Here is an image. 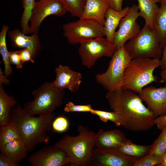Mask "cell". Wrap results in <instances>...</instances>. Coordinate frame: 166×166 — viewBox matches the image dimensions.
<instances>
[{
    "label": "cell",
    "instance_id": "obj_23",
    "mask_svg": "<svg viewBox=\"0 0 166 166\" xmlns=\"http://www.w3.org/2000/svg\"><path fill=\"white\" fill-rule=\"evenodd\" d=\"M152 145H142L134 144L127 139L121 146L114 150L137 159L148 153Z\"/></svg>",
    "mask_w": 166,
    "mask_h": 166
},
{
    "label": "cell",
    "instance_id": "obj_14",
    "mask_svg": "<svg viewBox=\"0 0 166 166\" xmlns=\"http://www.w3.org/2000/svg\"><path fill=\"white\" fill-rule=\"evenodd\" d=\"M138 94L156 117L166 114V82L164 87H144Z\"/></svg>",
    "mask_w": 166,
    "mask_h": 166
},
{
    "label": "cell",
    "instance_id": "obj_1",
    "mask_svg": "<svg viewBox=\"0 0 166 166\" xmlns=\"http://www.w3.org/2000/svg\"><path fill=\"white\" fill-rule=\"evenodd\" d=\"M105 97L110 109L120 117L125 129L134 132L145 131L155 125L156 116L143 104L137 93L122 87L108 91Z\"/></svg>",
    "mask_w": 166,
    "mask_h": 166
},
{
    "label": "cell",
    "instance_id": "obj_10",
    "mask_svg": "<svg viewBox=\"0 0 166 166\" xmlns=\"http://www.w3.org/2000/svg\"><path fill=\"white\" fill-rule=\"evenodd\" d=\"M67 12L61 0H38L36 2L30 20V33H38L46 17L61 16Z\"/></svg>",
    "mask_w": 166,
    "mask_h": 166
},
{
    "label": "cell",
    "instance_id": "obj_40",
    "mask_svg": "<svg viewBox=\"0 0 166 166\" xmlns=\"http://www.w3.org/2000/svg\"><path fill=\"white\" fill-rule=\"evenodd\" d=\"M7 76L4 74V72L2 69L0 68V84L8 85L10 83V81L7 78Z\"/></svg>",
    "mask_w": 166,
    "mask_h": 166
},
{
    "label": "cell",
    "instance_id": "obj_22",
    "mask_svg": "<svg viewBox=\"0 0 166 166\" xmlns=\"http://www.w3.org/2000/svg\"><path fill=\"white\" fill-rule=\"evenodd\" d=\"M160 3V6L155 18L154 29L162 49L166 38V0H161Z\"/></svg>",
    "mask_w": 166,
    "mask_h": 166
},
{
    "label": "cell",
    "instance_id": "obj_11",
    "mask_svg": "<svg viewBox=\"0 0 166 166\" xmlns=\"http://www.w3.org/2000/svg\"><path fill=\"white\" fill-rule=\"evenodd\" d=\"M139 9L133 4L129 8L127 14L121 20L119 28L114 35L113 44L117 49L124 46L130 39L140 31V27L136 20L138 17Z\"/></svg>",
    "mask_w": 166,
    "mask_h": 166
},
{
    "label": "cell",
    "instance_id": "obj_36",
    "mask_svg": "<svg viewBox=\"0 0 166 166\" xmlns=\"http://www.w3.org/2000/svg\"><path fill=\"white\" fill-rule=\"evenodd\" d=\"M154 124L158 129L161 130L166 125V114L156 118Z\"/></svg>",
    "mask_w": 166,
    "mask_h": 166
},
{
    "label": "cell",
    "instance_id": "obj_42",
    "mask_svg": "<svg viewBox=\"0 0 166 166\" xmlns=\"http://www.w3.org/2000/svg\"><path fill=\"white\" fill-rule=\"evenodd\" d=\"M160 82L162 83L166 82V68L162 70L160 74Z\"/></svg>",
    "mask_w": 166,
    "mask_h": 166
},
{
    "label": "cell",
    "instance_id": "obj_39",
    "mask_svg": "<svg viewBox=\"0 0 166 166\" xmlns=\"http://www.w3.org/2000/svg\"><path fill=\"white\" fill-rule=\"evenodd\" d=\"M160 65L162 70L166 68V38L163 45L162 53L161 58L160 59Z\"/></svg>",
    "mask_w": 166,
    "mask_h": 166
},
{
    "label": "cell",
    "instance_id": "obj_35",
    "mask_svg": "<svg viewBox=\"0 0 166 166\" xmlns=\"http://www.w3.org/2000/svg\"><path fill=\"white\" fill-rule=\"evenodd\" d=\"M22 63L30 61L32 63L34 62L33 57L32 53L29 49H23L18 50Z\"/></svg>",
    "mask_w": 166,
    "mask_h": 166
},
{
    "label": "cell",
    "instance_id": "obj_9",
    "mask_svg": "<svg viewBox=\"0 0 166 166\" xmlns=\"http://www.w3.org/2000/svg\"><path fill=\"white\" fill-rule=\"evenodd\" d=\"M117 49L114 44L101 37L81 43L78 51L82 65L91 69L99 58L104 56L112 57Z\"/></svg>",
    "mask_w": 166,
    "mask_h": 166
},
{
    "label": "cell",
    "instance_id": "obj_2",
    "mask_svg": "<svg viewBox=\"0 0 166 166\" xmlns=\"http://www.w3.org/2000/svg\"><path fill=\"white\" fill-rule=\"evenodd\" d=\"M38 115L29 114L20 105L13 108L10 113L9 123L18 129L29 152L38 144H47L50 140L47 133L52 129L55 115L53 113Z\"/></svg>",
    "mask_w": 166,
    "mask_h": 166
},
{
    "label": "cell",
    "instance_id": "obj_43",
    "mask_svg": "<svg viewBox=\"0 0 166 166\" xmlns=\"http://www.w3.org/2000/svg\"><path fill=\"white\" fill-rule=\"evenodd\" d=\"M156 3L160 2L161 0H153Z\"/></svg>",
    "mask_w": 166,
    "mask_h": 166
},
{
    "label": "cell",
    "instance_id": "obj_16",
    "mask_svg": "<svg viewBox=\"0 0 166 166\" xmlns=\"http://www.w3.org/2000/svg\"><path fill=\"white\" fill-rule=\"evenodd\" d=\"M7 34L12 46L29 49L32 53L34 59L38 52L41 49V45L38 33H34L31 35L27 36L20 30L15 29L9 31Z\"/></svg>",
    "mask_w": 166,
    "mask_h": 166
},
{
    "label": "cell",
    "instance_id": "obj_4",
    "mask_svg": "<svg viewBox=\"0 0 166 166\" xmlns=\"http://www.w3.org/2000/svg\"><path fill=\"white\" fill-rule=\"evenodd\" d=\"M160 65V59L157 58L132 59L124 70L122 87L139 93L146 85L157 81L153 72Z\"/></svg>",
    "mask_w": 166,
    "mask_h": 166
},
{
    "label": "cell",
    "instance_id": "obj_27",
    "mask_svg": "<svg viewBox=\"0 0 166 166\" xmlns=\"http://www.w3.org/2000/svg\"><path fill=\"white\" fill-rule=\"evenodd\" d=\"M23 9L21 20L20 24L22 31L24 34L30 33L29 25L32 10L34 6L35 0H21Z\"/></svg>",
    "mask_w": 166,
    "mask_h": 166
},
{
    "label": "cell",
    "instance_id": "obj_15",
    "mask_svg": "<svg viewBox=\"0 0 166 166\" xmlns=\"http://www.w3.org/2000/svg\"><path fill=\"white\" fill-rule=\"evenodd\" d=\"M56 77L52 82L53 87L61 91L67 89L72 93L76 92L81 82L82 75L69 66L60 65L55 69Z\"/></svg>",
    "mask_w": 166,
    "mask_h": 166
},
{
    "label": "cell",
    "instance_id": "obj_5",
    "mask_svg": "<svg viewBox=\"0 0 166 166\" xmlns=\"http://www.w3.org/2000/svg\"><path fill=\"white\" fill-rule=\"evenodd\" d=\"M124 46L131 59L161 57L162 49L157 35L153 28L145 24Z\"/></svg>",
    "mask_w": 166,
    "mask_h": 166
},
{
    "label": "cell",
    "instance_id": "obj_28",
    "mask_svg": "<svg viewBox=\"0 0 166 166\" xmlns=\"http://www.w3.org/2000/svg\"><path fill=\"white\" fill-rule=\"evenodd\" d=\"M67 12L73 17H81L83 12L86 0H61Z\"/></svg>",
    "mask_w": 166,
    "mask_h": 166
},
{
    "label": "cell",
    "instance_id": "obj_34",
    "mask_svg": "<svg viewBox=\"0 0 166 166\" xmlns=\"http://www.w3.org/2000/svg\"><path fill=\"white\" fill-rule=\"evenodd\" d=\"M9 61L11 64L16 65L18 69H21L23 67L18 50L9 52Z\"/></svg>",
    "mask_w": 166,
    "mask_h": 166
},
{
    "label": "cell",
    "instance_id": "obj_24",
    "mask_svg": "<svg viewBox=\"0 0 166 166\" xmlns=\"http://www.w3.org/2000/svg\"><path fill=\"white\" fill-rule=\"evenodd\" d=\"M139 16L143 18L145 24L154 28L155 16L159 7L153 0H137Z\"/></svg>",
    "mask_w": 166,
    "mask_h": 166
},
{
    "label": "cell",
    "instance_id": "obj_8",
    "mask_svg": "<svg viewBox=\"0 0 166 166\" xmlns=\"http://www.w3.org/2000/svg\"><path fill=\"white\" fill-rule=\"evenodd\" d=\"M63 34L67 42L74 45L105 36L103 26L93 21L79 18L65 24Z\"/></svg>",
    "mask_w": 166,
    "mask_h": 166
},
{
    "label": "cell",
    "instance_id": "obj_6",
    "mask_svg": "<svg viewBox=\"0 0 166 166\" xmlns=\"http://www.w3.org/2000/svg\"><path fill=\"white\" fill-rule=\"evenodd\" d=\"M33 99L26 102L23 108L31 115L53 113L60 106L65 95L64 90L54 88L52 82H45L32 92Z\"/></svg>",
    "mask_w": 166,
    "mask_h": 166
},
{
    "label": "cell",
    "instance_id": "obj_25",
    "mask_svg": "<svg viewBox=\"0 0 166 166\" xmlns=\"http://www.w3.org/2000/svg\"><path fill=\"white\" fill-rule=\"evenodd\" d=\"M9 29L7 25H3L0 33V53L4 64V73L7 77L11 75L13 72L9 61V52L6 43V36Z\"/></svg>",
    "mask_w": 166,
    "mask_h": 166
},
{
    "label": "cell",
    "instance_id": "obj_7",
    "mask_svg": "<svg viewBox=\"0 0 166 166\" xmlns=\"http://www.w3.org/2000/svg\"><path fill=\"white\" fill-rule=\"evenodd\" d=\"M111 58L106 71L95 76L97 83L108 91L122 87L124 72L132 60L124 46L117 49Z\"/></svg>",
    "mask_w": 166,
    "mask_h": 166
},
{
    "label": "cell",
    "instance_id": "obj_38",
    "mask_svg": "<svg viewBox=\"0 0 166 166\" xmlns=\"http://www.w3.org/2000/svg\"><path fill=\"white\" fill-rule=\"evenodd\" d=\"M111 8L117 11L121 10L123 0H109Z\"/></svg>",
    "mask_w": 166,
    "mask_h": 166
},
{
    "label": "cell",
    "instance_id": "obj_21",
    "mask_svg": "<svg viewBox=\"0 0 166 166\" xmlns=\"http://www.w3.org/2000/svg\"><path fill=\"white\" fill-rule=\"evenodd\" d=\"M17 103L14 98L9 95L0 84V126L9 123L10 111Z\"/></svg>",
    "mask_w": 166,
    "mask_h": 166
},
{
    "label": "cell",
    "instance_id": "obj_30",
    "mask_svg": "<svg viewBox=\"0 0 166 166\" xmlns=\"http://www.w3.org/2000/svg\"><path fill=\"white\" fill-rule=\"evenodd\" d=\"M90 113L98 116L100 119L104 122L110 121L117 126L123 127V122L119 115L114 111L110 112L93 109Z\"/></svg>",
    "mask_w": 166,
    "mask_h": 166
},
{
    "label": "cell",
    "instance_id": "obj_13",
    "mask_svg": "<svg viewBox=\"0 0 166 166\" xmlns=\"http://www.w3.org/2000/svg\"><path fill=\"white\" fill-rule=\"evenodd\" d=\"M137 159L112 150L94 147L89 165L133 166Z\"/></svg>",
    "mask_w": 166,
    "mask_h": 166
},
{
    "label": "cell",
    "instance_id": "obj_26",
    "mask_svg": "<svg viewBox=\"0 0 166 166\" xmlns=\"http://www.w3.org/2000/svg\"><path fill=\"white\" fill-rule=\"evenodd\" d=\"M21 138H22L19 130L13 124L8 123L0 126V149L7 143Z\"/></svg>",
    "mask_w": 166,
    "mask_h": 166
},
{
    "label": "cell",
    "instance_id": "obj_37",
    "mask_svg": "<svg viewBox=\"0 0 166 166\" xmlns=\"http://www.w3.org/2000/svg\"><path fill=\"white\" fill-rule=\"evenodd\" d=\"M18 165L3 154H0V166H17Z\"/></svg>",
    "mask_w": 166,
    "mask_h": 166
},
{
    "label": "cell",
    "instance_id": "obj_41",
    "mask_svg": "<svg viewBox=\"0 0 166 166\" xmlns=\"http://www.w3.org/2000/svg\"><path fill=\"white\" fill-rule=\"evenodd\" d=\"M160 164L162 166H166V150L160 156Z\"/></svg>",
    "mask_w": 166,
    "mask_h": 166
},
{
    "label": "cell",
    "instance_id": "obj_3",
    "mask_svg": "<svg viewBox=\"0 0 166 166\" xmlns=\"http://www.w3.org/2000/svg\"><path fill=\"white\" fill-rule=\"evenodd\" d=\"M78 134L76 136L65 135L55 143V147L66 154L70 165H90L94 148L96 133L87 126L80 124L77 127Z\"/></svg>",
    "mask_w": 166,
    "mask_h": 166
},
{
    "label": "cell",
    "instance_id": "obj_31",
    "mask_svg": "<svg viewBox=\"0 0 166 166\" xmlns=\"http://www.w3.org/2000/svg\"><path fill=\"white\" fill-rule=\"evenodd\" d=\"M160 164V156L148 153L137 159L133 166H153Z\"/></svg>",
    "mask_w": 166,
    "mask_h": 166
},
{
    "label": "cell",
    "instance_id": "obj_20",
    "mask_svg": "<svg viewBox=\"0 0 166 166\" xmlns=\"http://www.w3.org/2000/svg\"><path fill=\"white\" fill-rule=\"evenodd\" d=\"M1 153L17 164L27 156V148L22 138L11 141L0 149Z\"/></svg>",
    "mask_w": 166,
    "mask_h": 166
},
{
    "label": "cell",
    "instance_id": "obj_12",
    "mask_svg": "<svg viewBox=\"0 0 166 166\" xmlns=\"http://www.w3.org/2000/svg\"><path fill=\"white\" fill-rule=\"evenodd\" d=\"M27 160L32 166H63L70 164L66 153L53 145L43 147L30 155Z\"/></svg>",
    "mask_w": 166,
    "mask_h": 166
},
{
    "label": "cell",
    "instance_id": "obj_18",
    "mask_svg": "<svg viewBox=\"0 0 166 166\" xmlns=\"http://www.w3.org/2000/svg\"><path fill=\"white\" fill-rule=\"evenodd\" d=\"M109 7L107 0H86L83 12L79 18L91 20L104 26L106 14Z\"/></svg>",
    "mask_w": 166,
    "mask_h": 166
},
{
    "label": "cell",
    "instance_id": "obj_32",
    "mask_svg": "<svg viewBox=\"0 0 166 166\" xmlns=\"http://www.w3.org/2000/svg\"><path fill=\"white\" fill-rule=\"evenodd\" d=\"M69 125V121L67 118L63 116H60L54 119L52 127L54 131L62 132L68 129Z\"/></svg>",
    "mask_w": 166,
    "mask_h": 166
},
{
    "label": "cell",
    "instance_id": "obj_19",
    "mask_svg": "<svg viewBox=\"0 0 166 166\" xmlns=\"http://www.w3.org/2000/svg\"><path fill=\"white\" fill-rule=\"evenodd\" d=\"M129 8L127 6L121 11H117L109 7L107 10L103 26L104 31L105 38L111 43L113 44L116 28L121 20L128 12Z\"/></svg>",
    "mask_w": 166,
    "mask_h": 166
},
{
    "label": "cell",
    "instance_id": "obj_17",
    "mask_svg": "<svg viewBox=\"0 0 166 166\" xmlns=\"http://www.w3.org/2000/svg\"><path fill=\"white\" fill-rule=\"evenodd\" d=\"M127 139L124 133L118 129L105 131L101 129L96 133L94 147L115 150Z\"/></svg>",
    "mask_w": 166,
    "mask_h": 166
},
{
    "label": "cell",
    "instance_id": "obj_33",
    "mask_svg": "<svg viewBox=\"0 0 166 166\" xmlns=\"http://www.w3.org/2000/svg\"><path fill=\"white\" fill-rule=\"evenodd\" d=\"M93 109L90 104L85 105H75L72 101L67 103L64 108V111L66 113L71 112H91Z\"/></svg>",
    "mask_w": 166,
    "mask_h": 166
},
{
    "label": "cell",
    "instance_id": "obj_29",
    "mask_svg": "<svg viewBox=\"0 0 166 166\" xmlns=\"http://www.w3.org/2000/svg\"><path fill=\"white\" fill-rule=\"evenodd\" d=\"M158 137L153 141L148 153L160 156L166 150V125Z\"/></svg>",
    "mask_w": 166,
    "mask_h": 166
},
{
    "label": "cell",
    "instance_id": "obj_44",
    "mask_svg": "<svg viewBox=\"0 0 166 166\" xmlns=\"http://www.w3.org/2000/svg\"><path fill=\"white\" fill-rule=\"evenodd\" d=\"M107 0V1H109V0Z\"/></svg>",
    "mask_w": 166,
    "mask_h": 166
}]
</instances>
